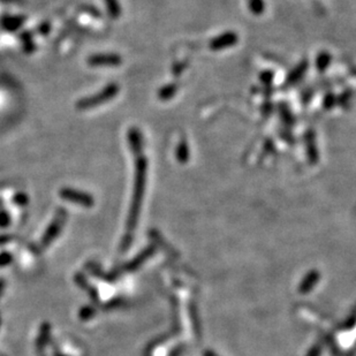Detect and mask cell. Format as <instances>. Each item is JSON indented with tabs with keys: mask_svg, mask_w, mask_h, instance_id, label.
Instances as JSON below:
<instances>
[{
	"mask_svg": "<svg viewBox=\"0 0 356 356\" xmlns=\"http://www.w3.org/2000/svg\"><path fill=\"white\" fill-rule=\"evenodd\" d=\"M248 6L251 13H254L256 15L262 14L265 10V3L264 0H248Z\"/></svg>",
	"mask_w": 356,
	"mask_h": 356,
	"instance_id": "16",
	"label": "cell"
},
{
	"mask_svg": "<svg viewBox=\"0 0 356 356\" xmlns=\"http://www.w3.org/2000/svg\"><path fill=\"white\" fill-rule=\"evenodd\" d=\"M128 142L130 145V150H132L134 156L143 154V135L140 129L136 127L129 129Z\"/></svg>",
	"mask_w": 356,
	"mask_h": 356,
	"instance_id": "7",
	"label": "cell"
},
{
	"mask_svg": "<svg viewBox=\"0 0 356 356\" xmlns=\"http://www.w3.org/2000/svg\"><path fill=\"white\" fill-rule=\"evenodd\" d=\"M350 97H351V91L350 90H347L345 91V93H342L340 96H339V104L341 106H345V103H349L350 101Z\"/></svg>",
	"mask_w": 356,
	"mask_h": 356,
	"instance_id": "19",
	"label": "cell"
},
{
	"mask_svg": "<svg viewBox=\"0 0 356 356\" xmlns=\"http://www.w3.org/2000/svg\"><path fill=\"white\" fill-rule=\"evenodd\" d=\"M176 158L180 163H186L189 159V147L186 141H181L176 147Z\"/></svg>",
	"mask_w": 356,
	"mask_h": 356,
	"instance_id": "14",
	"label": "cell"
},
{
	"mask_svg": "<svg viewBox=\"0 0 356 356\" xmlns=\"http://www.w3.org/2000/svg\"><path fill=\"white\" fill-rule=\"evenodd\" d=\"M25 22L24 16H12L6 15L3 16L0 19V25L4 30H6L8 33H14L16 30H19L22 24Z\"/></svg>",
	"mask_w": 356,
	"mask_h": 356,
	"instance_id": "8",
	"label": "cell"
},
{
	"mask_svg": "<svg viewBox=\"0 0 356 356\" xmlns=\"http://www.w3.org/2000/svg\"><path fill=\"white\" fill-rule=\"evenodd\" d=\"M177 88H179V86H177L176 83H170L167 85H164L163 88H160L158 93V97L160 101H164V102L170 101L171 98H173L176 95Z\"/></svg>",
	"mask_w": 356,
	"mask_h": 356,
	"instance_id": "10",
	"label": "cell"
},
{
	"mask_svg": "<svg viewBox=\"0 0 356 356\" xmlns=\"http://www.w3.org/2000/svg\"><path fill=\"white\" fill-rule=\"evenodd\" d=\"M119 90H120L119 84L110 83L102 91L93 95V96L80 99V101L76 103L75 106L79 111H86V110H90V108L101 106L103 104L110 102L111 99H113L116 95L119 94Z\"/></svg>",
	"mask_w": 356,
	"mask_h": 356,
	"instance_id": "1",
	"label": "cell"
},
{
	"mask_svg": "<svg viewBox=\"0 0 356 356\" xmlns=\"http://www.w3.org/2000/svg\"><path fill=\"white\" fill-rule=\"evenodd\" d=\"M135 157V187H134V199H133V215H135L138 206H140L143 192L145 188L146 172H147V159L141 155L134 156Z\"/></svg>",
	"mask_w": 356,
	"mask_h": 356,
	"instance_id": "2",
	"label": "cell"
},
{
	"mask_svg": "<svg viewBox=\"0 0 356 356\" xmlns=\"http://www.w3.org/2000/svg\"><path fill=\"white\" fill-rule=\"evenodd\" d=\"M60 195L64 198L68 199V201L77 203V204H82V205L85 206H90L93 205V197L90 196V195L79 192V190L75 189H71V188H64L62 192H60Z\"/></svg>",
	"mask_w": 356,
	"mask_h": 356,
	"instance_id": "5",
	"label": "cell"
},
{
	"mask_svg": "<svg viewBox=\"0 0 356 356\" xmlns=\"http://www.w3.org/2000/svg\"><path fill=\"white\" fill-rule=\"evenodd\" d=\"M123 64V58L115 53L94 54L88 58V65L91 67H118Z\"/></svg>",
	"mask_w": 356,
	"mask_h": 356,
	"instance_id": "3",
	"label": "cell"
},
{
	"mask_svg": "<svg viewBox=\"0 0 356 356\" xmlns=\"http://www.w3.org/2000/svg\"><path fill=\"white\" fill-rule=\"evenodd\" d=\"M331 54L329 52H320L316 59V67L319 72H324L331 64Z\"/></svg>",
	"mask_w": 356,
	"mask_h": 356,
	"instance_id": "13",
	"label": "cell"
},
{
	"mask_svg": "<svg viewBox=\"0 0 356 356\" xmlns=\"http://www.w3.org/2000/svg\"><path fill=\"white\" fill-rule=\"evenodd\" d=\"M306 145H307V155L308 159L311 164H315L318 162V149L316 146V138H315V133L312 130L307 132L305 136Z\"/></svg>",
	"mask_w": 356,
	"mask_h": 356,
	"instance_id": "9",
	"label": "cell"
},
{
	"mask_svg": "<svg viewBox=\"0 0 356 356\" xmlns=\"http://www.w3.org/2000/svg\"><path fill=\"white\" fill-rule=\"evenodd\" d=\"M312 95H314V93H312L311 90H307V93L303 94V96H302V101L305 104H307L308 102L310 101L311 97H312Z\"/></svg>",
	"mask_w": 356,
	"mask_h": 356,
	"instance_id": "23",
	"label": "cell"
},
{
	"mask_svg": "<svg viewBox=\"0 0 356 356\" xmlns=\"http://www.w3.org/2000/svg\"><path fill=\"white\" fill-rule=\"evenodd\" d=\"M324 107L325 108H332L337 104V98L332 93L327 94V96L324 98Z\"/></svg>",
	"mask_w": 356,
	"mask_h": 356,
	"instance_id": "18",
	"label": "cell"
},
{
	"mask_svg": "<svg viewBox=\"0 0 356 356\" xmlns=\"http://www.w3.org/2000/svg\"><path fill=\"white\" fill-rule=\"evenodd\" d=\"M105 5L108 14H110L112 19H119V16L121 15V6L119 0H105Z\"/></svg>",
	"mask_w": 356,
	"mask_h": 356,
	"instance_id": "12",
	"label": "cell"
},
{
	"mask_svg": "<svg viewBox=\"0 0 356 356\" xmlns=\"http://www.w3.org/2000/svg\"><path fill=\"white\" fill-rule=\"evenodd\" d=\"M51 30V24L49 22H44L40 24V27H38V33H40L42 36H46L47 34L50 33Z\"/></svg>",
	"mask_w": 356,
	"mask_h": 356,
	"instance_id": "21",
	"label": "cell"
},
{
	"mask_svg": "<svg viewBox=\"0 0 356 356\" xmlns=\"http://www.w3.org/2000/svg\"><path fill=\"white\" fill-rule=\"evenodd\" d=\"M20 41L22 43L23 51L27 52L28 54L33 53V52L36 50V44L34 42V36L30 32H23L20 35Z\"/></svg>",
	"mask_w": 356,
	"mask_h": 356,
	"instance_id": "11",
	"label": "cell"
},
{
	"mask_svg": "<svg viewBox=\"0 0 356 356\" xmlns=\"http://www.w3.org/2000/svg\"><path fill=\"white\" fill-rule=\"evenodd\" d=\"M307 69H308V62L307 60H303V62L300 63L298 66L289 73L287 79H286V83H285L286 88H290V86H294L298 83H300V81L305 77Z\"/></svg>",
	"mask_w": 356,
	"mask_h": 356,
	"instance_id": "6",
	"label": "cell"
},
{
	"mask_svg": "<svg viewBox=\"0 0 356 356\" xmlns=\"http://www.w3.org/2000/svg\"><path fill=\"white\" fill-rule=\"evenodd\" d=\"M239 37L235 33L233 32H227L221 34L220 36H217L216 38H214L210 42V49L214 51H220V50H225L228 49V47L234 46L238 43Z\"/></svg>",
	"mask_w": 356,
	"mask_h": 356,
	"instance_id": "4",
	"label": "cell"
},
{
	"mask_svg": "<svg viewBox=\"0 0 356 356\" xmlns=\"http://www.w3.org/2000/svg\"><path fill=\"white\" fill-rule=\"evenodd\" d=\"M187 67V64L186 63H179V64H175L174 66H173L172 68V72L173 74H174L175 76H179L180 74L185 71V68Z\"/></svg>",
	"mask_w": 356,
	"mask_h": 356,
	"instance_id": "20",
	"label": "cell"
},
{
	"mask_svg": "<svg viewBox=\"0 0 356 356\" xmlns=\"http://www.w3.org/2000/svg\"><path fill=\"white\" fill-rule=\"evenodd\" d=\"M273 73L270 72V71H266V72H263L262 74H260V76H259V79L260 81H262V83L265 85V86H270L272 84V81H273Z\"/></svg>",
	"mask_w": 356,
	"mask_h": 356,
	"instance_id": "17",
	"label": "cell"
},
{
	"mask_svg": "<svg viewBox=\"0 0 356 356\" xmlns=\"http://www.w3.org/2000/svg\"><path fill=\"white\" fill-rule=\"evenodd\" d=\"M280 118L284 121L286 126H292L294 125V115L290 112L289 107L286 104H281L280 105Z\"/></svg>",
	"mask_w": 356,
	"mask_h": 356,
	"instance_id": "15",
	"label": "cell"
},
{
	"mask_svg": "<svg viewBox=\"0 0 356 356\" xmlns=\"http://www.w3.org/2000/svg\"><path fill=\"white\" fill-rule=\"evenodd\" d=\"M272 110H273V106H272L271 103H265V105H263V107H262L263 114H265V115H270L272 113Z\"/></svg>",
	"mask_w": 356,
	"mask_h": 356,
	"instance_id": "22",
	"label": "cell"
}]
</instances>
